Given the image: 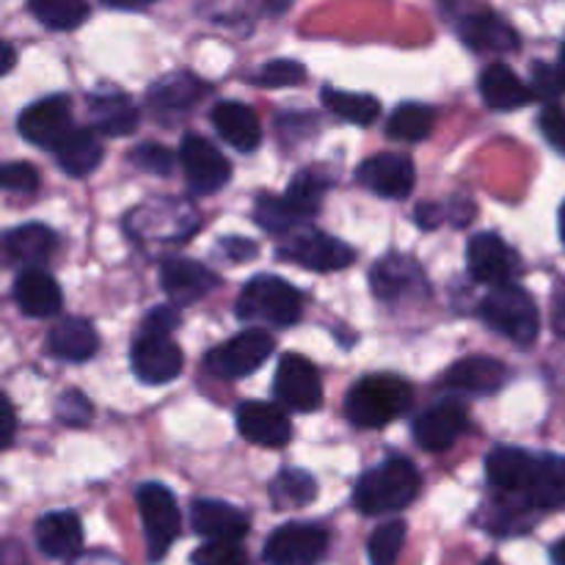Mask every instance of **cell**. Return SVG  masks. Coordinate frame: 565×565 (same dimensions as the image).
Returning <instances> with one entry per match:
<instances>
[{
  "label": "cell",
  "instance_id": "1",
  "mask_svg": "<svg viewBox=\"0 0 565 565\" xmlns=\"http://www.w3.org/2000/svg\"><path fill=\"white\" fill-rule=\"evenodd\" d=\"M419 494V472L408 458H390L381 467L362 475L353 491V505L364 516L397 513L414 502Z\"/></svg>",
  "mask_w": 565,
  "mask_h": 565
},
{
  "label": "cell",
  "instance_id": "2",
  "mask_svg": "<svg viewBox=\"0 0 565 565\" xmlns=\"http://www.w3.org/2000/svg\"><path fill=\"white\" fill-rule=\"evenodd\" d=\"M412 408V386L397 375H367L345 397V414L356 428H384Z\"/></svg>",
  "mask_w": 565,
  "mask_h": 565
},
{
  "label": "cell",
  "instance_id": "3",
  "mask_svg": "<svg viewBox=\"0 0 565 565\" xmlns=\"http://www.w3.org/2000/svg\"><path fill=\"white\" fill-rule=\"evenodd\" d=\"M303 315V298L279 276H254L237 298V318L276 329L296 326Z\"/></svg>",
  "mask_w": 565,
  "mask_h": 565
},
{
  "label": "cell",
  "instance_id": "4",
  "mask_svg": "<svg viewBox=\"0 0 565 565\" xmlns=\"http://www.w3.org/2000/svg\"><path fill=\"white\" fill-rule=\"evenodd\" d=\"M480 318L486 320L489 329L502 334L505 340L516 342V345L530 348L539 340L541 331V315L535 307L533 296L516 285L494 287L489 296L480 303Z\"/></svg>",
  "mask_w": 565,
  "mask_h": 565
},
{
  "label": "cell",
  "instance_id": "5",
  "mask_svg": "<svg viewBox=\"0 0 565 565\" xmlns=\"http://www.w3.org/2000/svg\"><path fill=\"white\" fill-rule=\"evenodd\" d=\"M138 513L143 522V535H147L149 561L158 563L180 535V508H177L174 494L160 483H143L136 494Z\"/></svg>",
  "mask_w": 565,
  "mask_h": 565
},
{
  "label": "cell",
  "instance_id": "6",
  "mask_svg": "<svg viewBox=\"0 0 565 565\" xmlns=\"http://www.w3.org/2000/svg\"><path fill=\"white\" fill-rule=\"evenodd\" d=\"M270 351H274V337L265 334L263 329H248L224 345L213 348L204 364L218 379H246L263 367Z\"/></svg>",
  "mask_w": 565,
  "mask_h": 565
},
{
  "label": "cell",
  "instance_id": "7",
  "mask_svg": "<svg viewBox=\"0 0 565 565\" xmlns=\"http://www.w3.org/2000/svg\"><path fill=\"white\" fill-rule=\"evenodd\" d=\"M329 550V535L315 524H281L265 541L263 557L268 565H318Z\"/></svg>",
  "mask_w": 565,
  "mask_h": 565
},
{
  "label": "cell",
  "instance_id": "8",
  "mask_svg": "<svg viewBox=\"0 0 565 565\" xmlns=\"http://www.w3.org/2000/svg\"><path fill=\"white\" fill-rule=\"evenodd\" d=\"M22 138L31 141L33 147L58 149V143L70 136L72 127V99L66 94H50V97L36 99L28 105L17 119Z\"/></svg>",
  "mask_w": 565,
  "mask_h": 565
},
{
  "label": "cell",
  "instance_id": "9",
  "mask_svg": "<svg viewBox=\"0 0 565 565\" xmlns=\"http://www.w3.org/2000/svg\"><path fill=\"white\" fill-rule=\"evenodd\" d=\"M274 392L281 406L292 408V412H315L323 403V384H320L318 370L298 353L281 356L279 367H276Z\"/></svg>",
  "mask_w": 565,
  "mask_h": 565
},
{
  "label": "cell",
  "instance_id": "10",
  "mask_svg": "<svg viewBox=\"0 0 565 565\" xmlns=\"http://www.w3.org/2000/svg\"><path fill=\"white\" fill-rule=\"evenodd\" d=\"M180 160L182 171H185L188 188L199 196L221 191L230 182V160L215 149L207 138L202 136H185L180 143Z\"/></svg>",
  "mask_w": 565,
  "mask_h": 565
},
{
  "label": "cell",
  "instance_id": "11",
  "mask_svg": "<svg viewBox=\"0 0 565 565\" xmlns=\"http://www.w3.org/2000/svg\"><path fill=\"white\" fill-rule=\"evenodd\" d=\"M281 259L301 265V268L329 274V270H342L353 263V248L342 243L340 237H331L320 230H307L301 235L290 237L279 248Z\"/></svg>",
  "mask_w": 565,
  "mask_h": 565
},
{
  "label": "cell",
  "instance_id": "12",
  "mask_svg": "<svg viewBox=\"0 0 565 565\" xmlns=\"http://www.w3.org/2000/svg\"><path fill=\"white\" fill-rule=\"evenodd\" d=\"M467 263L472 279L489 287L511 285L513 276H516L519 270L516 254H513L511 248L502 243V237L494 235V232H483V235H475L472 241H469Z\"/></svg>",
  "mask_w": 565,
  "mask_h": 565
},
{
  "label": "cell",
  "instance_id": "13",
  "mask_svg": "<svg viewBox=\"0 0 565 565\" xmlns=\"http://www.w3.org/2000/svg\"><path fill=\"white\" fill-rule=\"evenodd\" d=\"M132 370H136L138 379L143 384H169L177 375L182 373V364H185V356H182L180 345L171 342V337H154V334H141L136 342H132L130 353Z\"/></svg>",
  "mask_w": 565,
  "mask_h": 565
},
{
  "label": "cell",
  "instance_id": "14",
  "mask_svg": "<svg viewBox=\"0 0 565 565\" xmlns=\"http://www.w3.org/2000/svg\"><path fill=\"white\" fill-rule=\"evenodd\" d=\"M359 182L384 199H406L414 191V163L408 154L384 152L359 166Z\"/></svg>",
  "mask_w": 565,
  "mask_h": 565
},
{
  "label": "cell",
  "instance_id": "15",
  "mask_svg": "<svg viewBox=\"0 0 565 565\" xmlns=\"http://www.w3.org/2000/svg\"><path fill=\"white\" fill-rule=\"evenodd\" d=\"M237 430L252 445L281 447L290 441L292 425L281 406L263 401H248L237 406Z\"/></svg>",
  "mask_w": 565,
  "mask_h": 565
},
{
  "label": "cell",
  "instance_id": "16",
  "mask_svg": "<svg viewBox=\"0 0 565 565\" xmlns=\"http://www.w3.org/2000/svg\"><path fill=\"white\" fill-rule=\"evenodd\" d=\"M160 281H163V290L169 296V301L174 307H191V303L202 301L204 296L215 290L218 285V276L210 268H204L202 263H193V259H166L160 265Z\"/></svg>",
  "mask_w": 565,
  "mask_h": 565
},
{
  "label": "cell",
  "instance_id": "17",
  "mask_svg": "<svg viewBox=\"0 0 565 565\" xmlns=\"http://www.w3.org/2000/svg\"><path fill=\"white\" fill-rule=\"evenodd\" d=\"M469 414L461 403L447 401L439 406H430L428 412L419 414L414 423V439L423 450L428 452H445L456 445L458 436L467 430Z\"/></svg>",
  "mask_w": 565,
  "mask_h": 565
},
{
  "label": "cell",
  "instance_id": "18",
  "mask_svg": "<svg viewBox=\"0 0 565 565\" xmlns=\"http://www.w3.org/2000/svg\"><path fill=\"white\" fill-rule=\"evenodd\" d=\"M39 552L50 561H66L75 557L83 546V524L77 513L72 511H53L44 513L33 527Z\"/></svg>",
  "mask_w": 565,
  "mask_h": 565
},
{
  "label": "cell",
  "instance_id": "19",
  "mask_svg": "<svg viewBox=\"0 0 565 565\" xmlns=\"http://www.w3.org/2000/svg\"><path fill=\"white\" fill-rule=\"evenodd\" d=\"M535 467H539V456L519 450V447H497L486 458V475H489L491 486L505 494L522 497L533 480Z\"/></svg>",
  "mask_w": 565,
  "mask_h": 565
},
{
  "label": "cell",
  "instance_id": "20",
  "mask_svg": "<svg viewBox=\"0 0 565 565\" xmlns=\"http://www.w3.org/2000/svg\"><path fill=\"white\" fill-rule=\"evenodd\" d=\"M191 524L207 541H241L248 533V516L221 500H196L191 505Z\"/></svg>",
  "mask_w": 565,
  "mask_h": 565
},
{
  "label": "cell",
  "instance_id": "21",
  "mask_svg": "<svg viewBox=\"0 0 565 565\" xmlns=\"http://www.w3.org/2000/svg\"><path fill=\"white\" fill-rule=\"evenodd\" d=\"M14 301L28 318H53L64 303V296L47 270L25 268L14 281Z\"/></svg>",
  "mask_w": 565,
  "mask_h": 565
},
{
  "label": "cell",
  "instance_id": "22",
  "mask_svg": "<svg viewBox=\"0 0 565 565\" xmlns=\"http://www.w3.org/2000/svg\"><path fill=\"white\" fill-rule=\"evenodd\" d=\"M508 370L500 359L469 356L452 364L445 375L447 390L472 392V395H494L505 386Z\"/></svg>",
  "mask_w": 565,
  "mask_h": 565
},
{
  "label": "cell",
  "instance_id": "23",
  "mask_svg": "<svg viewBox=\"0 0 565 565\" xmlns=\"http://www.w3.org/2000/svg\"><path fill=\"white\" fill-rule=\"evenodd\" d=\"M480 94H483L486 105L494 110H519L535 97L533 86L522 83V77L500 61L480 72Z\"/></svg>",
  "mask_w": 565,
  "mask_h": 565
},
{
  "label": "cell",
  "instance_id": "24",
  "mask_svg": "<svg viewBox=\"0 0 565 565\" xmlns=\"http://www.w3.org/2000/svg\"><path fill=\"white\" fill-rule=\"evenodd\" d=\"M213 125L218 136L224 138L230 147L241 149V152H254L263 141V127H259L257 114L248 105L226 99L213 108Z\"/></svg>",
  "mask_w": 565,
  "mask_h": 565
},
{
  "label": "cell",
  "instance_id": "25",
  "mask_svg": "<svg viewBox=\"0 0 565 565\" xmlns=\"http://www.w3.org/2000/svg\"><path fill=\"white\" fill-rule=\"evenodd\" d=\"M461 39L478 53H511L519 47V33L494 11H478L461 20Z\"/></svg>",
  "mask_w": 565,
  "mask_h": 565
},
{
  "label": "cell",
  "instance_id": "26",
  "mask_svg": "<svg viewBox=\"0 0 565 565\" xmlns=\"http://www.w3.org/2000/svg\"><path fill=\"white\" fill-rule=\"evenodd\" d=\"M47 348L61 362H86L97 353L99 337L94 326L83 318H66L50 329Z\"/></svg>",
  "mask_w": 565,
  "mask_h": 565
},
{
  "label": "cell",
  "instance_id": "27",
  "mask_svg": "<svg viewBox=\"0 0 565 565\" xmlns=\"http://www.w3.org/2000/svg\"><path fill=\"white\" fill-rule=\"evenodd\" d=\"M6 257L14 265H28V268H36V265L47 263L53 257L55 246V232L44 224H22L17 230H11L3 241Z\"/></svg>",
  "mask_w": 565,
  "mask_h": 565
},
{
  "label": "cell",
  "instance_id": "28",
  "mask_svg": "<svg viewBox=\"0 0 565 565\" xmlns=\"http://www.w3.org/2000/svg\"><path fill=\"white\" fill-rule=\"evenodd\" d=\"M524 505L539 508H561L565 505V458L563 456H539L533 480L522 494Z\"/></svg>",
  "mask_w": 565,
  "mask_h": 565
},
{
  "label": "cell",
  "instance_id": "29",
  "mask_svg": "<svg viewBox=\"0 0 565 565\" xmlns=\"http://www.w3.org/2000/svg\"><path fill=\"white\" fill-rule=\"evenodd\" d=\"M88 108H92V125L105 136H130L138 127V108L119 92L94 94Z\"/></svg>",
  "mask_w": 565,
  "mask_h": 565
},
{
  "label": "cell",
  "instance_id": "30",
  "mask_svg": "<svg viewBox=\"0 0 565 565\" xmlns=\"http://www.w3.org/2000/svg\"><path fill=\"white\" fill-rule=\"evenodd\" d=\"M55 160H58L61 169L72 177H86L103 160V143L94 136V130L86 127H75L64 141L55 149Z\"/></svg>",
  "mask_w": 565,
  "mask_h": 565
},
{
  "label": "cell",
  "instance_id": "31",
  "mask_svg": "<svg viewBox=\"0 0 565 565\" xmlns=\"http://www.w3.org/2000/svg\"><path fill=\"white\" fill-rule=\"evenodd\" d=\"M318 497V483L303 469H281L274 480H270V502L279 511H290V508H303Z\"/></svg>",
  "mask_w": 565,
  "mask_h": 565
},
{
  "label": "cell",
  "instance_id": "32",
  "mask_svg": "<svg viewBox=\"0 0 565 565\" xmlns=\"http://www.w3.org/2000/svg\"><path fill=\"white\" fill-rule=\"evenodd\" d=\"M202 97V86L188 72H174L149 88V103L160 110H185Z\"/></svg>",
  "mask_w": 565,
  "mask_h": 565
},
{
  "label": "cell",
  "instance_id": "33",
  "mask_svg": "<svg viewBox=\"0 0 565 565\" xmlns=\"http://www.w3.org/2000/svg\"><path fill=\"white\" fill-rule=\"evenodd\" d=\"M434 125H436V110L430 108V105L406 103L390 116L386 132H390V138H395V141L417 143L430 136Z\"/></svg>",
  "mask_w": 565,
  "mask_h": 565
},
{
  "label": "cell",
  "instance_id": "34",
  "mask_svg": "<svg viewBox=\"0 0 565 565\" xmlns=\"http://www.w3.org/2000/svg\"><path fill=\"white\" fill-rule=\"evenodd\" d=\"M370 281H373V292L384 301H392V298L403 296L408 287H414L419 281L417 265L408 263L406 257H386L384 263H379L370 274Z\"/></svg>",
  "mask_w": 565,
  "mask_h": 565
},
{
  "label": "cell",
  "instance_id": "35",
  "mask_svg": "<svg viewBox=\"0 0 565 565\" xmlns=\"http://www.w3.org/2000/svg\"><path fill=\"white\" fill-rule=\"evenodd\" d=\"M39 22L50 31H75L88 17V0H28Z\"/></svg>",
  "mask_w": 565,
  "mask_h": 565
},
{
  "label": "cell",
  "instance_id": "36",
  "mask_svg": "<svg viewBox=\"0 0 565 565\" xmlns=\"http://www.w3.org/2000/svg\"><path fill=\"white\" fill-rule=\"evenodd\" d=\"M323 105L340 119L353 125H373L381 114V103L370 94L340 92V88H323Z\"/></svg>",
  "mask_w": 565,
  "mask_h": 565
},
{
  "label": "cell",
  "instance_id": "37",
  "mask_svg": "<svg viewBox=\"0 0 565 565\" xmlns=\"http://www.w3.org/2000/svg\"><path fill=\"white\" fill-rule=\"evenodd\" d=\"M301 218L303 215L292 207L287 196L279 199L265 193V196H259L257 204H254V221H257L265 232H270V235H287Z\"/></svg>",
  "mask_w": 565,
  "mask_h": 565
},
{
  "label": "cell",
  "instance_id": "38",
  "mask_svg": "<svg viewBox=\"0 0 565 565\" xmlns=\"http://www.w3.org/2000/svg\"><path fill=\"white\" fill-rule=\"evenodd\" d=\"M403 544H406V522L392 519V522L375 527L367 544L370 565H397Z\"/></svg>",
  "mask_w": 565,
  "mask_h": 565
},
{
  "label": "cell",
  "instance_id": "39",
  "mask_svg": "<svg viewBox=\"0 0 565 565\" xmlns=\"http://www.w3.org/2000/svg\"><path fill=\"white\" fill-rule=\"evenodd\" d=\"M326 191H329V180L326 177H320L318 171H298L296 177H292L290 188H287L285 196L290 199L292 207L298 210V213L307 218V215L318 213L320 202H323Z\"/></svg>",
  "mask_w": 565,
  "mask_h": 565
},
{
  "label": "cell",
  "instance_id": "40",
  "mask_svg": "<svg viewBox=\"0 0 565 565\" xmlns=\"http://www.w3.org/2000/svg\"><path fill=\"white\" fill-rule=\"evenodd\" d=\"M303 81H307V66H303L301 61H292V58L268 61V64L254 75V83H257V86H268V88L298 86V83Z\"/></svg>",
  "mask_w": 565,
  "mask_h": 565
},
{
  "label": "cell",
  "instance_id": "41",
  "mask_svg": "<svg viewBox=\"0 0 565 565\" xmlns=\"http://www.w3.org/2000/svg\"><path fill=\"white\" fill-rule=\"evenodd\" d=\"M193 565H246V552L237 541H207L193 552Z\"/></svg>",
  "mask_w": 565,
  "mask_h": 565
},
{
  "label": "cell",
  "instance_id": "42",
  "mask_svg": "<svg viewBox=\"0 0 565 565\" xmlns=\"http://www.w3.org/2000/svg\"><path fill=\"white\" fill-rule=\"evenodd\" d=\"M130 160L141 171H149V174L158 177H169L171 169H174V154L163 143H141L138 149H132Z\"/></svg>",
  "mask_w": 565,
  "mask_h": 565
},
{
  "label": "cell",
  "instance_id": "43",
  "mask_svg": "<svg viewBox=\"0 0 565 565\" xmlns=\"http://www.w3.org/2000/svg\"><path fill=\"white\" fill-rule=\"evenodd\" d=\"M55 414H58V419L64 425L81 428V425H86L88 419H92V403H88V397H83L81 392L70 390L55 401Z\"/></svg>",
  "mask_w": 565,
  "mask_h": 565
},
{
  "label": "cell",
  "instance_id": "44",
  "mask_svg": "<svg viewBox=\"0 0 565 565\" xmlns=\"http://www.w3.org/2000/svg\"><path fill=\"white\" fill-rule=\"evenodd\" d=\"M0 185L6 191H17V193H31L39 188V174L31 163H6L0 169Z\"/></svg>",
  "mask_w": 565,
  "mask_h": 565
},
{
  "label": "cell",
  "instance_id": "45",
  "mask_svg": "<svg viewBox=\"0 0 565 565\" xmlns=\"http://www.w3.org/2000/svg\"><path fill=\"white\" fill-rule=\"evenodd\" d=\"M539 125L546 141L565 154V110L561 105H546L539 116Z\"/></svg>",
  "mask_w": 565,
  "mask_h": 565
},
{
  "label": "cell",
  "instance_id": "46",
  "mask_svg": "<svg viewBox=\"0 0 565 565\" xmlns=\"http://www.w3.org/2000/svg\"><path fill=\"white\" fill-rule=\"evenodd\" d=\"M180 326V315H177V307H158L147 315L143 320L141 334H154V337H171V331Z\"/></svg>",
  "mask_w": 565,
  "mask_h": 565
},
{
  "label": "cell",
  "instance_id": "47",
  "mask_svg": "<svg viewBox=\"0 0 565 565\" xmlns=\"http://www.w3.org/2000/svg\"><path fill=\"white\" fill-rule=\"evenodd\" d=\"M533 92L539 94V97H544V99H552V97H557V94L563 92V77H561V72H557V66H546V64H539L535 66V72H533Z\"/></svg>",
  "mask_w": 565,
  "mask_h": 565
},
{
  "label": "cell",
  "instance_id": "48",
  "mask_svg": "<svg viewBox=\"0 0 565 565\" xmlns=\"http://www.w3.org/2000/svg\"><path fill=\"white\" fill-rule=\"evenodd\" d=\"M445 221V213H441L439 204H419L417 207V224L423 226V230H436V226Z\"/></svg>",
  "mask_w": 565,
  "mask_h": 565
},
{
  "label": "cell",
  "instance_id": "49",
  "mask_svg": "<svg viewBox=\"0 0 565 565\" xmlns=\"http://www.w3.org/2000/svg\"><path fill=\"white\" fill-rule=\"evenodd\" d=\"M224 248L232 254V259H237V263H246L248 257L257 254V246L248 241H241V237H230V241L224 243Z\"/></svg>",
  "mask_w": 565,
  "mask_h": 565
},
{
  "label": "cell",
  "instance_id": "50",
  "mask_svg": "<svg viewBox=\"0 0 565 565\" xmlns=\"http://www.w3.org/2000/svg\"><path fill=\"white\" fill-rule=\"evenodd\" d=\"M14 425H17V419H14V408H11V403L6 401L3 403V447H9L11 445V439H14Z\"/></svg>",
  "mask_w": 565,
  "mask_h": 565
},
{
  "label": "cell",
  "instance_id": "51",
  "mask_svg": "<svg viewBox=\"0 0 565 565\" xmlns=\"http://www.w3.org/2000/svg\"><path fill=\"white\" fill-rule=\"evenodd\" d=\"M555 329H557V334L565 337V285L557 290V296H555Z\"/></svg>",
  "mask_w": 565,
  "mask_h": 565
},
{
  "label": "cell",
  "instance_id": "52",
  "mask_svg": "<svg viewBox=\"0 0 565 565\" xmlns=\"http://www.w3.org/2000/svg\"><path fill=\"white\" fill-rule=\"evenodd\" d=\"M103 3L110 6V9L136 11V9H147V6H152L154 0H103Z\"/></svg>",
  "mask_w": 565,
  "mask_h": 565
},
{
  "label": "cell",
  "instance_id": "53",
  "mask_svg": "<svg viewBox=\"0 0 565 565\" xmlns=\"http://www.w3.org/2000/svg\"><path fill=\"white\" fill-rule=\"evenodd\" d=\"M552 561H555V565H565V539L555 544V550H552Z\"/></svg>",
  "mask_w": 565,
  "mask_h": 565
},
{
  "label": "cell",
  "instance_id": "54",
  "mask_svg": "<svg viewBox=\"0 0 565 565\" xmlns=\"http://www.w3.org/2000/svg\"><path fill=\"white\" fill-rule=\"evenodd\" d=\"M11 66H14V47H11V44H6L3 47V72H9Z\"/></svg>",
  "mask_w": 565,
  "mask_h": 565
},
{
  "label": "cell",
  "instance_id": "55",
  "mask_svg": "<svg viewBox=\"0 0 565 565\" xmlns=\"http://www.w3.org/2000/svg\"><path fill=\"white\" fill-rule=\"evenodd\" d=\"M557 72H561L563 86H565V44H563V50H561V64H557Z\"/></svg>",
  "mask_w": 565,
  "mask_h": 565
},
{
  "label": "cell",
  "instance_id": "56",
  "mask_svg": "<svg viewBox=\"0 0 565 565\" xmlns=\"http://www.w3.org/2000/svg\"><path fill=\"white\" fill-rule=\"evenodd\" d=\"M561 237H563V246H565V202L561 207Z\"/></svg>",
  "mask_w": 565,
  "mask_h": 565
},
{
  "label": "cell",
  "instance_id": "57",
  "mask_svg": "<svg viewBox=\"0 0 565 565\" xmlns=\"http://www.w3.org/2000/svg\"><path fill=\"white\" fill-rule=\"evenodd\" d=\"M480 565H502L500 561H497V557H486V561L483 563H480Z\"/></svg>",
  "mask_w": 565,
  "mask_h": 565
}]
</instances>
